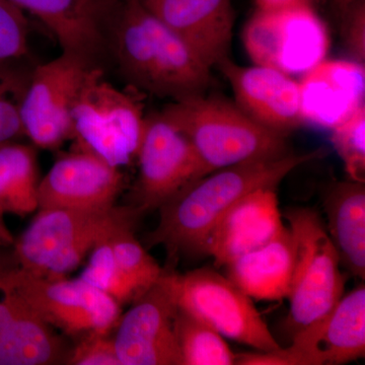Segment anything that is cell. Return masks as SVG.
I'll return each instance as SVG.
<instances>
[{
    "mask_svg": "<svg viewBox=\"0 0 365 365\" xmlns=\"http://www.w3.org/2000/svg\"><path fill=\"white\" fill-rule=\"evenodd\" d=\"M323 153L318 150L249 160L200 178L158 207L160 220L146 235V246H163L172 261L201 256L210 230L242 197L258 189H277L292 170Z\"/></svg>",
    "mask_w": 365,
    "mask_h": 365,
    "instance_id": "cell-1",
    "label": "cell"
},
{
    "mask_svg": "<svg viewBox=\"0 0 365 365\" xmlns=\"http://www.w3.org/2000/svg\"><path fill=\"white\" fill-rule=\"evenodd\" d=\"M111 47L132 86L173 101L203 95L210 68L143 0L112 4Z\"/></svg>",
    "mask_w": 365,
    "mask_h": 365,
    "instance_id": "cell-2",
    "label": "cell"
},
{
    "mask_svg": "<svg viewBox=\"0 0 365 365\" xmlns=\"http://www.w3.org/2000/svg\"><path fill=\"white\" fill-rule=\"evenodd\" d=\"M144 213L137 206L39 209L14 240V263L36 275L66 277L103 242L135 230Z\"/></svg>",
    "mask_w": 365,
    "mask_h": 365,
    "instance_id": "cell-3",
    "label": "cell"
},
{
    "mask_svg": "<svg viewBox=\"0 0 365 365\" xmlns=\"http://www.w3.org/2000/svg\"><path fill=\"white\" fill-rule=\"evenodd\" d=\"M160 115L187 137L207 174L290 153L287 135L257 123L235 103L223 98L203 93L173 101Z\"/></svg>",
    "mask_w": 365,
    "mask_h": 365,
    "instance_id": "cell-4",
    "label": "cell"
},
{
    "mask_svg": "<svg viewBox=\"0 0 365 365\" xmlns=\"http://www.w3.org/2000/svg\"><path fill=\"white\" fill-rule=\"evenodd\" d=\"M71 119L78 148L119 169L137 158L145 129L143 106L132 91L108 81L100 66L86 71Z\"/></svg>",
    "mask_w": 365,
    "mask_h": 365,
    "instance_id": "cell-5",
    "label": "cell"
},
{
    "mask_svg": "<svg viewBox=\"0 0 365 365\" xmlns=\"http://www.w3.org/2000/svg\"><path fill=\"white\" fill-rule=\"evenodd\" d=\"M294 241L288 325L292 332L328 314L344 292L337 250L321 216L311 208L292 209L284 215Z\"/></svg>",
    "mask_w": 365,
    "mask_h": 365,
    "instance_id": "cell-6",
    "label": "cell"
},
{
    "mask_svg": "<svg viewBox=\"0 0 365 365\" xmlns=\"http://www.w3.org/2000/svg\"><path fill=\"white\" fill-rule=\"evenodd\" d=\"M0 280L16 290L41 318L69 336L110 334L121 306L83 278L45 277L18 265H0Z\"/></svg>",
    "mask_w": 365,
    "mask_h": 365,
    "instance_id": "cell-7",
    "label": "cell"
},
{
    "mask_svg": "<svg viewBox=\"0 0 365 365\" xmlns=\"http://www.w3.org/2000/svg\"><path fill=\"white\" fill-rule=\"evenodd\" d=\"M242 42L255 66L289 76L312 71L326 59L331 46L328 26L309 4L257 9L245 26Z\"/></svg>",
    "mask_w": 365,
    "mask_h": 365,
    "instance_id": "cell-8",
    "label": "cell"
},
{
    "mask_svg": "<svg viewBox=\"0 0 365 365\" xmlns=\"http://www.w3.org/2000/svg\"><path fill=\"white\" fill-rule=\"evenodd\" d=\"M178 307L212 327L222 337L259 352L280 349L253 300L230 278L210 268L172 271Z\"/></svg>",
    "mask_w": 365,
    "mask_h": 365,
    "instance_id": "cell-9",
    "label": "cell"
},
{
    "mask_svg": "<svg viewBox=\"0 0 365 365\" xmlns=\"http://www.w3.org/2000/svg\"><path fill=\"white\" fill-rule=\"evenodd\" d=\"M365 355L364 285L343 294L319 321L294 334L292 344L273 352L237 354L240 365H340Z\"/></svg>",
    "mask_w": 365,
    "mask_h": 365,
    "instance_id": "cell-10",
    "label": "cell"
},
{
    "mask_svg": "<svg viewBox=\"0 0 365 365\" xmlns=\"http://www.w3.org/2000/svg\"><path fill=\"white\" fill-rule=\"evenodd\" d=\"M91 66H95L62 52L31 72L21 100V121L25 136L36 146L56 150L73 138L72 107Z\"/></svg>",
    "mask_w": 365,
    "mask_h": 365,
    "instance_id": "cell-11",
    "label": "cell"
},
{
    "mask_svg": "<svg viewBox=\"0 0 365 365\" xmlns=\"http://www.w3.org/2000/svg\"><path fill=\"white\" fill-rule=\"evenodd\" d=\"M172 271L165 267L115 327L113 341L121 365H182L175 333L178 304Z\"/></svg>",
    "mask_w": 365,
    "mask_h": 365,
    "instance_id": "cell-12",
    "label": "cell"
},
{
    "mask_svg": "<svg viewBox=\"0 0 365 365\" xmlns=\"http://www.w3.org/2000/svg\"><path fill=\"white\" fill-rule=\"evenodd\" d=\"M136 158L135 206L143 213L158 209L182 188L208 175L187 137L160 114L146 117Z\"/></svg>",
    "mask_w": 365,
    "mask_h": 365,
    "instance_id": "cell-13",
    "label": "cell"
},
{
    "mask_svg": "<svg viewBox=\"0 0 365 365\" xmlns=\"http://www.w3.org/2000/svg\"><path fill=\"white\" fill-rule=\"evenodd\" d=\"M124 176L96 153L83 148L59 158L41 180L38 210L101 208L116 204Z\"/></svg>",
    "mask_w": 365,
    "mask_h": 365,
    "instance_id": "cell-14",
    "label": "cell"
},
{
    "mask_svg": "<svg viewBox=\"0 0 365 365\" xmlns=\"http://www.w3.org/2000/svg\"><path fill=\"white\" fill-rule=\"evenodd\" d=\"M217 66L232 86L235 104L257 123L283 135L304 124L299 85L292 76L270 67L240 66L230 58Z\"/></svg>",
    "mask_w": 365,
    "mask_h": 365,
    "instance_id": "cell-15",
    "label": "cell"
},
{
    "mask_svg": "<svg viewBox=\"0 0 365 365\" xmlns=\"http://www.w3.org/2000/svg\"><path fill=\"white\" fill-rule=\"evenodd\" d=\"M287 227L276 189L262 188L242 197L209 232L203 255L218 267L272 241Z\"/></svg>",
    "mask_w": 365,
    "mask_h": 365,
    "instance_id": "cell-16",
    "label": "cell"
},
{
    "mask_svg": "<svg viewBox=\"0 0 365 365\" xmlns=\"http://www.w3.org/2000/svg\"><path fill=\"white\" fill-rule=\"evenodd\" d=\"M299 85L304 123L333 129L365 107L364 64L354 60L325 59Z\"/></svg>",
    "mask_w": 365,
    "mask_h": 365,
    "instance_id": "cell-17",
    "label": "cell"
},
{
    "mask_svg": "<svg viewBox=\"0 0 365 365\" xmlns=\"http://www.w3.org/2000/svg\"><path fill=\"white\" fill-rule=\"evenodd\" d=\"M163 270L136 239L135 230H128L93 250L79 277L122 306L143 297Z\"/></svg>",
    "mask_w": 365,
    "mask_h": 365,
    "instance_id": "cell-18",
    "label": "cell"
},
{
    "mask_svg": "<svg viewBox=\"0 0 365 365\" xmlns=\"http://www.w3.org/2000/svg\"><path fill=\"white\" fill-rule=\"evenodd\" d=\"M143 2L209 68L228 58L235 20L232 0H143Z\"/></svg>",
    "mask_w": 365,
    "mask_h": 365,
    "instance_id": "cell-19",
    "label": "cell"
},
{
    "mask_svg": "<svg viewBox=\"0 0 365 365\" xmlns=\"http://www.w3.org/2000/svg\"><path fill=\"white\" fill-rule=\"evenodd\" d=\"M69 351L55 329L0 280V365L66 364Z\"/></svg>",
    "mask_w": 365,
    "mask_h": 365,
    "instance_id": "cell-20",
    "label": "cell"
},
{
    "mask_svg": "<svg viewBox=\"0 0 365 365\" xmlns=\"http://www.w3.org/2000/svg\"><path fill=\"white\" fill-rule=\"evenodd\" d=\"M39 19L61 46L62 52L98 66L107 38L110 0H9Z\"/></svg>",
    "mask_w": 365,
    "mask_h": 365,
    "instance_id": "cell-21",
    "label": "cell"
},
{
    "mask_svg": "<svg viewBox=\"0 0 365 365\" xmlns=\"http://www.w3.org/2000/svg\"><path fill=\"white\" fill-rule=\"evenodd\" d=\"M294 261L292 232L285 227L272 241L225 266L227 277L252 299H287Z\"/></svg>",
    "mask_w": 365,
    "mask_h": 365,
    "instance_id": "cell-22",
    "label": "cell"
},
{
    "mask_svg": "<svg viewBox=\"0 0 365 365\" xmlns=\"http://www.w3.org/2000/svg\"><path fill=\"white\" fill-rule=\"evenodd\" d=\"M328 234L341 264L365 278V182H338L324 196Z\"/></svg>",
    "mask_w": 365,
    "mask_h": 365,
    "instance_id": "cell-23",
    "label": "cell"
},
{
    "mask_svg": "<svg viewBox=\"0 0 365 365\" xmlns=\"http://www.w3.org/2000/svg\"><path fill=\"white\" fill-rule=\"evenodd\" d=\"M37 158L31 146L0 144V211L25 216L38 210Z\"/></svg>",
    "mask_w": 365,
    "mask_h": 365,
    "instance_id": "cell-24",
    "label": "cell"
},
{
    "mask_svg": "<svg viewBox=\"0 0 365 365\" xmlns=\"http://www.w3.org/2000/svg\"><path fill=\"white\" fill-rule=\"evenodd\" d=\"M175 333L182 365H234L235 356L212 327L178 307Z\"/></svg>",
    "mask_w": 365,
    "mask_h": 365,
    "instance_id": "cell-25",
    "label": "cell"
},
{
    "mask_svg": "<svg viewBox=\"0 0 365 365\" xmlns=\"http://www.w3.org/2000/svg\"><path fill=\"white\" fill-rule=\"evenodd\" d=\"M20 62H0V144L25 136L21 104L31 72L24 71Z\"/></svg>",
    "mask_w": 365,
    "mask_h": 365,
    "instance_id": "cell-26",
    "label": "cell"
},
{
    "mask_svg": "<svg viewBox=\"0 0 365 365\" xmlns=\"http://www.w3.org/2000/svg\"><path fill=\"white\" fill-rule=\"evenodd\" d=\"M332 130L334 148L349 179L365 182V107Z\"/></svg>",
    "mask_w": 365,
    "mask_h": 365,
    "instance_id": "cell-27",
    "label": "cell"
},
{
    "mask_svg": "<svg viewBox=\"0 0 365 365\" xmlns=\"http://www.w3.org/2000/svg\"><path fill=\"white\" fill-rule=\"evenodd\" d=\"M29 53L26 14L9 0H0V62L21 61Z\"/></svg>",
    "mask_w": 365,
    "mask_h": 365,
    "instance_id": "cell-28",
    "label": "cell"
},
{
    "mask_svg": "<svg viewBox=\"0 0 365 365\" xmlns=\"http://www.w3.org/2000/svg\"><path fill=\"white\" fill-rule=\"evenodd\" d=\"M110 334H88L72 348L66 364L71 365H121L116 348Z\"/></svg>",
    "mask_w": 365,
    "mask_h": 365,
    "instance_id": "cell-29",
    "label": "cell"
},
{
    "mask_svg": "<svg viewBox=\"0 0 365 365\" xmlns=\"http://www.w3.org/2000/svg\"><path fill=\"white\" fill-rule=\"evenodd\" d=\"M343 14L342 36L346 48L354 61L364 64L365 59V1L359 0Z\"/></svg>",
    "mask_w": 365,
    "mask_h": 365,
    "instance_id": "cell-30",
    "label": "cell"
},
{
    "mask_svg": "<svg viewBox=\"0 0 365 365\" xmlns=\"http://www.w3.org/2000/svg\"><path fill=\"white\" fill-rule=\"evenodd\" d=\"M318 0H255L257 9L261 11H275V9H287V7L314 6Z\"/></svg>",
    "mask_w": 365,
    "mask_h": 365,
    "instance_id": "cell-31",
    "label": "cell"
},
{
    "mask_svg": "<svg viewBox=\"0 0 365 365\" xmlns=\"http://www.w3.org/2000/svg\"><path fill=\"white\" fill-rule=\"evenodd\" d=\"M4 213L0 211V248H7V247L14 246V244L13 235L4 223Z\"/></svg>",
    "mask_w": 365,
    "mask_h": 365,
    "instance_id": "cell-32",
    "label": "cell"
},
{
    "mask_svg": "<svg viewBox=\"0 0 365 365\" xmlns=\"http://www.w3.org/2000/svg\"><path fill=\"white\" fill-rule=\"evenodd\" d=\"M357 1H359V0H334V4L337 6L338 11L343 13L353 4H356Z\"/></svg>",
    "mask_w": 365,
    "mask_h": 365,
    "instance_id": "cell-33",
    "label": "cell"
}]
</instances>
